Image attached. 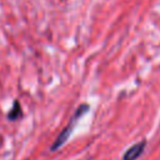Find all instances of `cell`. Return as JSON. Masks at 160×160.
Here are the masks:
<instances>
[{"mask_svg":"<svg viewBox=\"0 0 160 160\" xmlns=\"http://www.w3.org/2000/svg\"><path fill=\"white\" fill-rule=\"evenodd\" d=\"M88 110H89V105H88V104H81V105L78 108V110L75 111V114H74V116L71 118V120L69 121V124L62 129V131L59 134V136L56 138V140L52 142V145H51V151H55V150L60 149V148L65 144V141H68V139L70 138V135H71V132H72V130H74V128H75V125H76V122L79 121V119H80Z\"/></svg>","mask_w":160,"mask_h":160,"instance_id":"obj_1","label":"cell"},{"mask_svg":"<svg viewBox=\"0 0 160 160\" xmlns=\"http://www.w3.org/2000/svg\"><path fill=\"white\" fill-rule=\"evenodd\" d=\"M146 146V140H141L139 142H135L131 145L122 155V160H136L140 158V155L144 152Z\"/></svg>","mask_w":160,"mask_h":160,"instance_id":"obj_2","label":"cell"},{"mask_svg":"<svg viewBox=\"0 0 160 160\" xmlns=\"http://www.w3.org/2000/svg\"><path fill=\"white\" fill-rule=\"evenodd\" d=\"M20 116H21V109H20L19 102L15 101L14 105H12V108H11V110H10L9 114H8V119H9V120H16V119H19Z\"/></svg>","mask_w":160,"mask_h":160,"instance_id":"obj_3","label":"cell"},{"mask_svg":"<svg viewBox=\"0 0 160 160\" xmlns=\"http://www.w3.org/2000/svg\"><path fill=\"white\" fill-rule=\"evenodd\" d=\"M0 145H1V139H0Z\"/></svg>","mask_w":160,"mask_h":160,"instance_id":"obj_4","label":"cell"}]
</instances>
